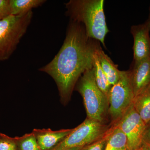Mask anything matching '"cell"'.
Listing matches in <instances>:
<instances>
[{
    "mask_svg": "<svg viewBox=\"0 0 150 150\" xmlns=\"http://www.w3.org/2000/svg\"><path fill=\"white\" fill-rule=\"evenodd\" d=\"M137 150H150V147L143 143L142 146Z\"/></svg>",
    "mask_w": 150,
    "mask_h": 150,
    "instance_id": "obj_21",
    "label": "cell"
},
{
    "mask_svg": "<svg viewBox=\"0 0 150 150\" xmlns=\"http://www.w3.org/2000/svg\"><path fill=\"white\" fill-rule=\"evenodd\" d=\"M0 20H1V18H0Z\"/></svg>",
    "mask_w": 150,
    "mask_h": 150,
    "instance_id": "obj_24",
    "label": "cell"
},
{
    "mask_svg": "<svg viewBox=\"0 0 150 150\" xmlns=\"http://www.w3.org/2000/svg\"><path fill=\"white\" fill-rule=\"evenodd\" d=\"M148 19L150 20V6L149 8V18H148Z\"/></svg>",
    "mask_w": 150,
    "mask_h": 150,
    "instance_id": "obj_23",
    "label": "cell"
},
{
    "mask_svg": "<svg viewBox=\"0 0 150 150\" xmlns=\"http://www.w3.org/2000/svg\"><path fill=\"white\" fill-rule=\"evenodd\" d=\"M11 15L10 0H0V18L2 19Z\"/></svg>",
    "mask_w": 150,
    "mask_h": 150,
    "instance_id": "obj_19",
    "label": "cell"
},
{
    "mask_svg": "<svg viewBox=\"0 0 150 150\" xmlns=\"http://www.w3.org/2000/svg\"><path fill=\"white\" fill-rule=\"evenodd\" d=\"M73 129L52 131L51 129H34L40 150H50L56 146L71 132Z\"/></svg>",
    "mask_w": 150,
    "mask_h": 150,
    "instance_id": "obj_10",
    "label": "cell"
},
{
    "mask_svg": "<svg viewBox=\"0 0 150 150\" xmlns=\"http://www.w3.org/2000/svg\"><path fill=\"white\" fill-rule=\"evenodd\" d=\"M116 124L127 137L128 150H137L142 146L146 125L133 104Z\"/></svg>",
    "mask_w": 150,
    "mask_h": 150,
    "instance_id": "obj_7",
    "label": "cell"
},
{
    "mask_svg": "<svg viewBox=\"0 0 150 150\" xmlns=\"http://www.w3.org/2000/svg\"><path fill=\"white\" fill-rule=\"evenodd\" d=\"M128 146L127 137L116 124H113L106 143L105 150H126Z\"/></svg>",
    "mask_w": 150,
    "mask_h": 150,
    "instance_id": "obj_13",
    "label": "cell"
},
{
    "mask_svg": "<svg viewBox=\"0 0 150 150\" xmlns=\"http://www.w3.org/2000/svg\"><path fill=\"white\" fill-rule=\"evenodd\" d=\"M150 20L134 25L131 32L134 38V62H139L150 56Z\"/></svg>",
    "mask_w": 150,
    "mask_h": 150,
    "instance_id": "obj_8",
    "label": "cell"
},
{
    "mask_svg": "<svg viewBox=\"0 0 150 150\" xmlns=\"http://www.w3.org/2000/svg\"><path fill=\"white\" fill-rule=\"evenodd\" d=\"M93 69L96 82L100 89L108 99V95L111 86L104 74L95 51L93 57Z\"/></svg>",
    "mask_w": 150,
    "mask_h": 150,
    "instance_id": "obj_15",
    "label": "cell"
},
{
    "mask_svg": "<svg viewBox=\"0 0 150 150\" xmlns=\"http://www.w3.org/2000/svg\"><path fill=\"white\" fill-rule=\"evenodd\" d=\"M0 150H18L14 138L0 133Z\"/></svg>",
    "mask_w": 150,
    "mask_h": 150,
    "instance_id": "obj_17",
    "label": "cell"
},
{
    "mask_svg": "<svg viewBox=\"0 0 150 150\" xmlns=\"http://www.w3.org/2000/svg\"><path fill=\"white\" fill-rule=\"evenodd\" d=\"M135 97L130 70L120 71L119 80L112 86L108 95L110 124H116L133 104Z\"/></svg>",
    "mask_w": 150,
    "mask_h": 150,
    "instance_id": "obj_5",
    "label": "cell"
},
{
    "mask_svg": "<svg viewBox=\"0 0 150 150\" xmlns=\"http://www.w3.org/2000/svg\"><path fill=\"white\" fill-rule=\"evenodd\" d=\"M143 143L150 147V122L146 125L143 135Z\"/></svg>",
    "mask_w": 150,
    "mask_h": 150,
    "instance_id": "obj_20",
    "label": "cell"
},
{
    "mask_svg": "<svg viewBox=\"0 0 150 150\" xmlns=\"http://www.w3.org/2000/svg\"><path fill=\"white\" fill-rule=\"evenodd\" d=\"M96 53L110 85L115 84L120 78L121 71L118 69V66L115 64L110 57L105 53L100 43L96 49Z\"/></svg>",
    "mask_w": 150,
    "mask_h": 150,
    "instance_id": "obj_11",
    "label": "cell"
},
{
    "mask_svg": "<svg viewBox=\"0 0 150 150\" xmlns=\"http://www.w3.org/2000/svg\"><path fill=\"white\" fill-rule=\"evenodd\" d=\"M46 2L45 0H10L11 15L27 13Z\"/></svg>",
    "mask_w": 150,
    "mask_h": 150,
    "instance_id": "obj_14",
    "label": "cell"
},
{
    "mask_svg": "<svg viewBox=\"0 0 150 150\" xmlns=\"http://www.w3.org/2000/svg\"><path fill=\"white\" fill-rule=\"evenodd\" d=\"M99 41L87 35L83 25L70 20L66 38L58 54L39 71L55 81L60 100L66 105L80 78L93 68V57Z\"/></svg>",
    "mask_w": 150,
    "mask_h": 150,
    "instance_id": "obj_1",
    "label": "cell"
},
{
    "mask_svg": "<svg viewBox=\"0 0 150 150\" xmlns=\"http://www.w3.org/2000/svg\"><path fill=\"white\" fill-rule=\"evenodd\" d=\"M18 150H40L33 132L20 137L14 138Z\"/></svg>",
    "mask_w": 150,
    "mask_h": 150,
    "instance_id": "obj_16",
    "label": "cell"
},
{
    "mask_svg": "<svg viewBox=\"0 0 150 150\" xmlns=\"http://www.w3.org/2000/svg\"><path fill=\"white\" fill-rule=\"evenodd\" d=\"M133 106L146 125L150 122V84L134 97Z\"/></svg>",
    "mask_w": 150,
    "mask_h": 150,
    "instance_id": "obj_12",
    "label": "cell"
},
{
    "mask_svg": "<svg viewBox=\"0 0 150 150\" xmlns=\"http://www.w3.org/2000/svg\"><path fill=\"white\" fill-rule=\"evenodd\" d=\"M33 16L32 11L0 20V62L9 59L26 33Z\"/></svg>",
    "mask_w": 150,
    "mask_h": 150,
    "instance_id": "obj_4",
    "label": "cell"
},
{
    "mask_svg": "<svg viewBox=\"0 0 150 150\" xmlns=\"http://www.w3.org/2000/svg\"><path fill=\"white\" fill-rule=\"evenodd\" d=\"M112 127V126H111ZM111 128L107 132V134L97 141L85 146L82 148L81 150H105L106 146V143L108 135L110 133Z\"/></svg>",
    "mask_w": 150,
    "mask_h": 150,
    "instance_id": "obj_18",
    "label": "cell"
},
{
    "mask_svg": "<svg viewBox=\"0 0 150 150\" xmlns=\"http://www.w3.org/2000/svg\"><path fill=\"white\" fill-rule=\"evenodd\" d=\"M130 71L135 97L150 84V56L139 62H134Z\"/></svg>",
    "mask_w": 150,
    "mask_h": 150,
    "instance_id": "obj_9",
    "label": "cell"
},
{
    "mask_svg": "<svg viewBox=\"0 0 150 150\" xmlns=\"http://www.w3.org/2000/svg\"></svg>",
    "mask_w": 150,
    "mask_h": 150,
    "instance_id": "obj_25",
    "label": "cell"
},
{
    "mask_svg": "<svg viewBox=\"0 0 150 150\" xmlns=\"http://www.w3.org/2000/svg\"><path fill=\"white\" fill-rule=\"evenodd\" d=\"M75 88L82 97L87 118L107 124L109 117L108 100L98 86L93 68L83 73Z\"/></svg>",
    "mask_w": 150,
    "mask_h": 150,
    "instance_id": "obj_3",
    "label": "cell"
},
{
    "mask_svg": "<svg viewBox=\"0 0 150 150\" xmlns=\"http://www.w3.org/2000/svg\"><path fill=\"white\" fill-rule=\"evenodd\" d=\"M82 148H71V149H67L64 150H81Z\"/></svg>",
    "mask_w": 150,
    "mask_h": 150,
    "instance_id": "obj_22",
    "label": "cell"
},
{
    "mask_svg": "<svg viewBox=\"0 0 150 150\" xmlns=\"http://www.w3.org/2000/svg\"><path fill=\"white\" fill-rule=\"evenodd\" d=\"M112 125L100 123L86 118L56 146L50 150H64L83 148L101 139L107 134Z\"/></svg>",
    "mask_w": 150,
    "mask_h": 150,
    "instance_id": "obj_6",
    "label": "cell"
},
{
    "mask_svg": "<svg viewBox=\"0 0 150 150\" xmlns=\"http://www.w3.org/2000/svg\"><path fill=\"white\" fill-rule=\"evenodd\" d=\"M104 0H70L65 4L66 15L83 25L87 35L102 43L109 30L105 21Z\"/></svg>",
    "mask_w": 150,
    "mask_h": 150,
    "instance_id": "obj_2",
    "label": "cell"
}]
</instances>
